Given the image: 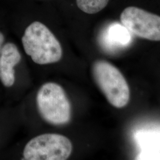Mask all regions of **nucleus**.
I'll list each match as a JSON object with an SVG mask.
<instances>
[{
    "label": "nucleus",
    "instance_id": "f257e3e1",
    "mask_svg": "<svg viewBox=\"0 0 160 160\" xmlns=\"http://www.w3.org/2000/svg\"><path fill=\"white\" fill-rule=\"evenodd\" d=\"M24 51L34 63L46 65L56 63L62 57V48L55 35L39 22L31 23L23 34Z\"/></svg>",
    "mask_w": 160,
    "mask_h": 160
},
{
    "label": "nucleus",
    "instance_id": "f03ea898",
    "mask_svg": "<svg viewBox=\"0 0 160 160\" xmlns=\"http://www.w3.org/2000/svg\"><path fill=\"white\" fill-rule=\"evenodd\" d=\"M92 74L98 87L109 103L116 108H123L130 100V89L125 78L113 65L97 60L92 67Z\"/></svg>",
    "mask_w": 160,
    "mask_h": 160
},
{
    "label": "nucleus",
    "instance_id": "7ed1b4c3",
    "mask_svg": "<svg viewBox=\"0 0 160 160\" xmlns=\"http://www.w3.org/2000/svg\"><path fill=\"white\" fill-rule=\"evenodd\" d=\"M40 116L47 122L62 125L71 119V106L63 88L55 82H46L40 87L36 96Z\"/></svg>",
    "mask_w": 160,
    "mask_h": 160
},
{
    "label": "nucleus",
    "instance_id": "20e7f679",
    "mask_svg": "<svg viewBox=\"0 0 160 160\" xmlns=\"http://www.w3.org/2000/svg\"><path fill=\"white\" fill-rule=\"evenodd\" d=\"M72 151V144L68 138L58 133H45L28 142L23 156L27 160H65Z\"/></svg>",
    "mask_w": 160,
    "mask_h": 160
},
{
    "label": "nucleus",
    "instance_id": "39448f33",
    "mask_svg": "<svg viewBox=\"0 0 160 160\" xmlns=\"http://www.w3.org/2000/svg\"><path fill=\"white\" fill-rule=\"evenodd\" d=\"M122 24L143 39L160 41V16L137 7H128L120 14Z\"/></svg>",
    "mask_w": 160,
    "mask_h": 160
},
{
    "label": "nucleus",
    "instance_id": "423d86ee",
    "mask_svg": "<svg viewBox=\"0 0 160 160\" xmlns=\"http://www.w3.org/2000/svg\"><path fill=\"white\" fill-rule=\"evenodd\" d=\"M21 59L20 53L15 44L7 43L2 46L0 53V80L4 86H13L15 82L14 68Z\"/></svg>",
    "mask_w": 160,
    "mask_h": 160
},
{
    "label": "nucleus",
    "instance_id": "0eeeda50",
    "mask_svg": "<svg viewBox=\"0 0 160 160\" xmlns=\"http://www.w3.org/2000/svg\"><path fill=\"white\" fill-rule=\"evenodd\" d=\"M129 32L122 24L114 23L110 26L106 35V42L110 46H126L131 41Z\"/></svg>",
    "mask_w": 160,
    "mask_h": 160
},
{
    "label": "nucleus",
    "instance_id": "6e6552de",
    "mask_svg": "<svg viewBox=\"0 0 160 160\" xmlns=\"http://www.w3.org/2000/svg\"><path fill=\"white\" fill-rule=\"evenodd\" d=\"M109 0H76L77 7L82 12L94 14L102 11L109 2Z\"/></svg>",
    "mask_w": 160,
    "mask_h": 160
},
{
    "label": "nucleus",
    "instance_id": "1a4fd4ad",
    "mask_svg": "<svg viewBox=\"0 0 160 160\" xmlns=\"http://www.w3.org/2000/svg\"><path fill=\"white\" fill-rule=\"evenodd\" d=\"M144 137L147 138V139L143 138L142 141L143 142V145L145 146L149 147H153L160 146V139H156V136L154 135H145Z\"/></svg>",
    "mask_w": 160,
    "mask_h": 160
},
{
    "label": "nucleus",
    "instance_id": "9d476101",
    "mask_svg": "<svg viewBox=\"0 0 160 160\" xmlns=\"http://www.w3.org/2000/svg\"><path fill=\"white\" fill-rule=\"evenodd\" d=\"M4 42V36L3 34L0 32V53H1L2 48V45H3Z\"/></svg>",
    "mask_w": 160,
    "mask_h": 160
}]
</instances>
